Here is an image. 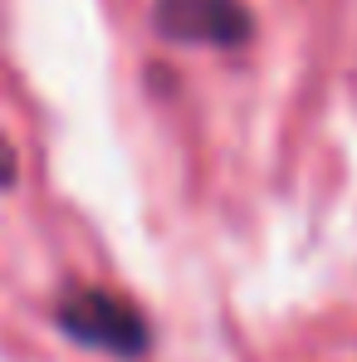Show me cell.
<instances>
[{
  "mask_svg": "<svg viewBox=\"0 0 357 362\" xmlns=\"http://www.w3.org/2000/svg\"><path fill=\"white\" fill-rule=\"evenodd\" d=\"M152 30L172 45L240 49L254 35V15L245 0H152Z\"/></svg>",
  "mask_w": 357,
  "mask_h": 362,
  "instance_id": "2",
  "label": "cell"
},
{
  "mask_svg": "<svg viewBox=\"0 0 357 362\" xmlns=\"http://www.w3.org/2000/svg\"><path fill=\"white\" fill-rule=\"evenodd\" d=\"M15 177H20V157H15V147L0 137V191H10Z\"/></svg>",
  "mask_w": 357,
  "mask_h": 362,
  "instance_id": "3",
  "label": "cell"
},
{
  "mask_svg": "<svg viewBox=\"0 0 357 362\" xmlns=\"http://www.w3.org/2000/svg\"><path fill=\"white\" fill-rule=\"evenodd\" d=\"M54 328L69 343L108 353L118 362H137L152 348V328H147L142 308L98 284H69L54 299Z\"/></svg>",
  "mask_w": 357,
  "mask_h": 362,
  "instance_id": "1",
  "label": "cell"
}]
</instances>
